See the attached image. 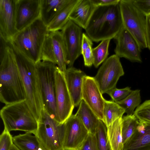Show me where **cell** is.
I'll list each match as a JSON object with an SVG mask.
<instances>
[{
	"mask_svg": "<svg viewBox=\"0 0 150 150\" xmlns=\"http://www.w3.org/2000/svg\"><path fill=\"white\" fill-rule=\"evenodd\" d=\"M9 150H20V149L13 144Z\"/></svg>",
	"mask_w": 150,
	"mask_h": 150,
	"instance_id": "40",
	"label": "cell"
},
{
	"mask_svg": "<svg viewBox=\"0 0 150 150\" xmlns=\"http://www.w3.org/2000/svg\"><path fill=\"white\" fill-rule=\"evenodd\" d=\"M26 99L25 91L10 42L0 40V100L7 105Z\"/></svg>",
	"mask_w": 150,
	"mask_h": 150,
	"instance_id": "1",
	"label": "cell"
},
{
	"mask_svg": "<svg viewBox=\"0 0 150 150\" xmlns=\"http://www.w3.org/2000/svg\"><path fill=\"white\" fill-rule=\"evenodd\" d=\"M124 74L120 58L114 54L104 61L94 78L103 94L116 87L119 79Z\"/></svg>",
	"mask_w": 150,
	"mask_h": 150,
	"instance_id": "10",
	"label": "cell"
},
{
	"mask_svg": "<svg viewBox=\"0 0 150 150\" xmlns=\"http://www.w3.org/2000/svg\"><path fill=\"white\" fill-rule=\"evenodd\" d=\"M65 134L64 123H59L43 109L38 120L37 130L34 135L45 150L63 149Z\"/></svg>",
	"mask_w": 150,
	"mask_h": 150,
	"instance_id": "6",
	"label": "cell"
},
{
	"mask_svg": "<svg viewBox=\"0 0 150 150\" xmlns=\"http://www.w3.org/2000/svg\"><path fill=\"white\" fill-rule=\"evenodd\" d=\"M70 0H41L40 17L47 26Z\"/></svg>",
	"mask_w": 150,
	"mask_h": 150,
	"instance_id": "21",
	"label": "cell"
},
{
	"mask_svg": "<svg viewBox=\"0 0 150 150\" xmlns=\"http://www.w3.org/2000/svg\"><path fill=\"white\" fill-rule=\"evenodd\" d=\"M78 150H98L94 134L90 132Z\"/></svg>",
	"mask_w": 150,
	"mask_h": 150,
	"instance_id": "34",
	"label": "cell"
},
{
	"mask_svg": "<svg viewBox=\"0 0 150 150\" xmlns=\"http://www.w3.org/2000/svg\"><path fill=\"white\" fill-rule=\"evenodd\" d=\"M146 44L147 48L150 50V21L146 16Z\"/></svg>",
	"mask_w": 150,
	"mask_h": 150,
	"instance_id": "39",
	"label": "cell"
},
{
	"mask_svg": "<svg viewBox=\"0 0 150 150\" xmlns=\"http://www.w3.org/2000/svg\"><path fill=\"white\" fill-rule=\"evenodd\" d=\"M16 0H0V34L7 42L18 32L16 27Z\"/></svg>",
	"mask_w": 150,
	"mask_h": 150,
	"instance_id": "17",
	"label": "cell"
},
{
	"mask_svg": "<svg viewBox=\"0 0 150 150\" xmlns=\"http://www.w3.org/2000/svg\"><path fill=\"white\" fill-rule=\"evenodd\" d=\"M139 120L133 114L124 116L122 119V134L123 144L135 131L138 125Z\"/></svg>",
	"mask_w": 150,
	"mask_h": 150,
	"instance_id": "28",
	"label": "cell"
},
{
	"mask_svg": "<svg viewBox=\"0 0 150 150\" xmlns=\"http://www.w3.org/2000/svg\"><path fill=\"white\" fill-rule=\"evenodd\" d=\"M48 32L40 17L18 32L8 42L36 64L41 61V50Z\"/></svg>",
	"mask_w": 150,
	"mask_h": 150,
	"instance_id": "4",
	"label": "cell"
},
{
	"mask_svg": "<svg viewBox=\"0 0 150 150\" xmlns=\"http://www.w3.org/2000/svg\"><path fill=\"white\" fill-rule=\"evenodd\" d=\"M24 86L26 102L37 119H39L43 104L35 64L10 43Z\"/></svg>",
	"mask_w": 150,
	"mask_h": 150,
	"instance_id": "3",
	"label": "cell"
},
{
	"mask_svg": "<svg viewBox=\"0 0 150 150\" xmlns=\"http://www.w3.org/2000/svg\"><path fill=\"white\" fill-rule=\"evenodd\" d=\"M0 115L4 128L10 132L20 130L35 134L38 120L33 114L25 100L5 105Z\"/></svg>",
	"mask_w": 150,
	"mask_h": 150,
	"instance_id": "5",
	"label": "cell"
},
{
	"mask_svg": "<svg viewBox=\"0 0 150 150\" xmlns=\"http://www.w3.org/2000/svg\"><path fill=\"white\" fill-rule=\"evenodd\" d=\"M119 3L96 7L85 29L92 41L114 38L122 27Z\"/></svg>",
	"mask_w": 150,
	"mask_h": 150,
	"instance_id": "2",
	"label": "cell"
},
{
	"mask_svg": "<svg viewBox=\"0 0 150 150\" xmlns=\"http://www.w3.org/2000/svg\"><path fill=\"white\" fill-rule=\"evenodd\" d=\"M119 4L123 26L135 39L141 51L147 48L146 16L134 5V0H120Z\"/></svg>",
	"mask_w": 150,
	"mask_h": 150,
	"instance_id": "7",
	"label": "cell"
},
{
	"mask_svg": "<svg viewBox=\"0 0 150 150\" xmlns=\"http://www.w3.org/2000/svg\"><path fill=\"white\" fill-rule=\"evenodd\" d=\"M98 150H112L107 133V127L99 120L95 134Z\"/></svg>",
	"mask_w": 150,
	"mask_h": 150,
	"instance_id": "29",
	"label": "cell"
},
{
	"mask_svg": "<svg viewBox=\"0 0 150 150\" xmlns=\"http://www.w3.org/2000/svg\"><path fill=\"white\" fill-rule=\"evenodd\" d=\"M132 91L131 87H129L122 89H118L115 87L108 91L106 93L111 97L113 101L117 102L127 97Z\"/></svg>",
	"mask_w": 150,
	"mask_h": 150,
	"instance_id": "32",
	"label": "cell"
},
{
	"mask_svg": "<svg viewBox=\"0 0 150 150\" xmlns=\"http://www.w3.org/2000/svg\"><path fill=\"white\" fill-rule=\"evenodd\" d=\"M62 150H64V149H62Z\"/></svg>",
	"mask_w": 150,
	"mask_h": 150,
	"instance_id": "42",
	"label": "cell"
},
{
	"mask_svg": "<svg viewBox=\"0 0 150 150\" xmlns=\"http://www.w3.org/2000/svg\"><path fill=\"white\" fill-rule=\"evenodd\" d=\"M65 134L63 144L65 150H78L89 132L76 115L72 114L64 122Z\"/></svg>",
	"mask_w": 150,
	"mask_h": 150,
	"instance_id": "13",
	"label": "cell"
},
{
	"mask_svg": "<svg viewBox=\"0 0 150 150\" xmlns=\"http://www.w3.org/2000/svg\"><path fill=\"white\" fill-rule=\"evenodd\" d=\"M64 74L74 105V107H77L82 99L83 80L86 75L83 71L73 67L67 68Z\"/></svg>",
	"mask_w": 150,
	"mask_h": 150,
	"instance_id": "19",
	"label": "cell"
},
{
	"mask_svg": "<svg viewBox=\"0 0 150 150\" xmlns=\"http://www.w3.org/2000/svg\"></svg>",
	"mask_w": 150,
	"mask_h": 150,
	"instance_id": "43",
	"label": "cell"
},
{
	"mask_svg": "<svg viewBox=\"0 0 150 150\" xmlns=\"http://www.w3.org/2000/svg\"><path fill=\"white\" fill-rule=\"evenodd\" d=\"M66 47L60 30L48 31L42 46L40 60L56 64L65 73L67 68Z\"/></svg>",
	"mask_w": 150,
	"mask_h": 150,
	"instance_id": "9",
	"label": "cell"
},
{
	"mask_svg": "<svg viewBox=\"0 0 150 150\" xmlns=\"http://www.w3.org/2000/svg\"><path fill=\"white\" fill-rule=\"evenodd\" d=\"M81 0H70L47 26L48 31L60 30L69 20L71 13Z\"/></svg>",
	"mask_w": 150,
	"mask_h": 150,
	"instance_id": "22",
	"label": "cell"
},
{
	"mask_svg": "<svg viewBox=\"0 0 150 150\" xmlns=\"http://www.w3.org/2000/svg\"><path fill=\"white\" fill-rule=\"evenodd\" d=\"M41 0H16V22L19 31L40 17Z\"/></svg>",
	"mask_w": 150,
	"mask_h": 150,
	"instance_id": "16",
	"label": "cell"
},
{
	"mask_svg": "<svg viewBox=\"0 0 150 150\" xmlns=\"http://www.w3.org/2000/svg\"><path fill=\"white\" fill-rule=\"evenodd\" d=\"M39 78L43 109L55 120L56 116L55 72L57 66L40 61L35 64Z\"/></svg>",
	"mask_w": 150,
	"mask_h": 150,
	"instance_id": "8",
	"label": "cell"
},
{
	"mask_svg": "<svg viewBox=\"0 0 150 150\" xmlns=\"http://www.w3.org/2000/svg\"><path fill=\"white\" fill-rule=\"evenodd\" d=\"M75 115L81 120L89 132L95 134L100 120L83 99Z\"/></svg>",
	"mask_w": 150,
	"mask_h": 150,
	"instance_id": "23",
	"label": "cell"
},
{
	"mask_svg": "<svg viewBox=\"0 0 150 150\" xmlns=\"http://www.w3.org/2000/svg\"><path fill=\"white\" fill-rule=\"evenodd\" d=\"M122 117L115 120L107 127L108 135L112 150H123L122 134Z\"/></svg>",
	"mask_w": 150,
	"mask_h": 150,
	"instance_id": "25",
	"label": "cell"
},
{
	"mask_svg": "<svg viewBox=\"0 0 150 150\" xmlns=\"http://www.w3.org/2000/svg\"><path fill=\"white\" fill-rule=\"evenodd\" d=\"M92 46L88 47L82 54L85 66L91 67L93 64L94 57L92 52Z\"/></svg>",
	"mask_w": 150,
	"mask_h": 150,
	"instance_id": "36",
	"label": "cell"
},
{
	"mask_svg": "<svg viewBox=\"0 0 150 150\" xmlns=\"http://www.w3.org/2000/svg\"><path fill=\"white\" fill-rule=\"evenodd\" d=\"M96 7L91 0H81L71 13L69 20L85 29Z\"/></svg>",
	"mask_w": 150,
	"mask_h": 150,
	"instance_id": "20",
	"label": "cell"
},
{
	"mask_svg": "<svg viewBox=\"0 0 150 150\" xmlns=\"http://www.w3.org/2000/svg\"><path fill=\"white\" fill-rule=\"evenodd\" d=\"M120 0H91L96 7L107 6L119 3Z\"/></svg>",
	"mask_w": 150,
	"mask_h": 150,
	"instance_id": "37",
	"label": "cell"
},
{
	"mask_svg": "<svg viewBox=\"0 0 150 150\" xmlns=\"http://www.w3.org/2000/svg\"><path fill=\"white\" fill-rule=\"evenodd\" d=\"M82 98L100 120L103 122V98L94 77L85 76L83 78Z\"/></svg>",
	"mask_w": 150,
	"mask_h": 150,
	"instance_id": "15",
	"label": "cell"
},
{
	"mask_svg": "<svg viewBox=\"0 0 150 150\" xmlns=\"http://www.w3.org/2000/svg\"><path fill=\"white\" fill-rule=\"evenodd\" d=\"M82 29L69 20L60 30L66 50L67 68L73 67L75 60L81 54Z\"/></svg>",
	"mask_w": 150,
	"mask_h": 150,
	"instance_id": "12",
	"label": "cell"
},
{
	"mask_svg": "<svg viewBox=\"0 0 150 150\" xmlns=\"http://www.w3.org/2000/svg\"><path fill=\"white\" fill-rule=\"evenodd\" d=\"M125 110L116 102L105 100L103 109V122L107 127L117 119L122 117Z\"/></svg>",
	"mask_w": 150,
	"mask_h": 150,
	"instance_id": "26",
	"label": "cell"
},
{
	"mask_svg": "<svg viewBox=\"0 0 150 150\" xmlns=\"http://www.w3.org/2000/svg\"><path fill=\"white\" fill-rule=\"evenodd\" d=\"M55 120L63 124L72 114L74 106L67 87L65 74L57 66L55 72Z\"/></svg>",
	"mask_w": 150,
	"mask_h": 150,
	"instance_id": "11",
	"label": "cell"
},
{
	"mask_svg": "<svg viewBox=\"0 0 150 150\" xmlns=\"http://www.w3.org/2000/svg\"><path fill=\"white\" fill-rule=\"evenodd\" d=\"M110 40H103L97 47L93 48L94 57L93 65L96 68L98 67L107 58L109 54L108 48Z\"/></svg>",
	"mask_w": 150,
	"mask_h": 150,
	"instance_id": "30",
	"label": "cell"
},
{
	"mask_svg": "<svg viewBox=\"0 0 150 150\" xmlns=\"http://www.w3.org/2000/svg\"><path fill=\"white\" fill-rule=\"evenodd\" d=\"M147 16H148L149 20H150V14Z\"/></svg>",
	"mask_w": 150,
	"mask_h": 150,
	"instance_id": "41",
	"label": "cell"
},
{
	"mask_svg": "<svg viewBox=\"0 0 150 150\" xmlns=\"http://www.w3.org/2000/svg\"><path fill=\"white\" fill-rule=\"evenodd\" d=\"M13 144L20 150H45L37 137L26 132L13 137Z\"/></svg>",
	"mask_w": 150,
	"mask_h": 150,
	"instance_id": "24",
	"label": "cell"
},
{
	"mask_svg": "<svg viewBox=\"0 0 150 150\" xmlns=\"http://www.w3.org/2000/svg\"><path fill=\"white\" fill-rule=\"evenodd\" d=\"M136 7L146 16L150 14V0H134Z\"/></svg>",
	"mask_w": 150,
	"mask_h": 150,
	"instance_id": "35",
	"label": "cell"
},
{
	"mask_svg": "<svg viewBox=\"0 0 150 150\" xmlns=\"http://www.w3.org/2000/svg\"><path fill=\"white\" fill-rule=\"evenodd\" d=\"M93 43L92 40L84 33L82 34L81 42V54L85 51L89 47L92 46Z\"/></svg>",
	"mask_w": 150,
	"mask_h": 150,
	"instance_id": "38",
	"label": "cell"
},
{
	"mask_svg": "<svg viewBox=\"0 0 150 150\" xmlns=\"http://www.w3.org/2000/svg\"><path fill=\"white\" fill-rule=\"evenodd\" d=\"M114 39L116 43L114 52L116 55L132 62H142L141 51L135 39L123 26Z\"/></svg>",
	"mask_w": 150,
	"mask_h": 150,
	"instance_id": "14",
	"label": "cell"
},
{
	"mask_svg": "<svg viewBox=\"0 0 150 150\" xmlns=\"http://www.w3.org/2000/svg\"><path fill=\"white\" fill-rule=\"evenodd\" d=\"M133 115L139 120L150 122V100H145L138 107Z\"/></svg>",
	"mask_w": 150,
	"mask_h": 150,
	"instance_id": "31",
	"label": "cell"
},
{
	"mask_svg": "<svg viewBox=\"0 0 150 150\" xmlns=\"http://www.w3.org/2000/svg\"><path fill=\"white\" fill-rule=\"evenodd\" d=\"M123 150H150V122L139 120L136 130L124 144Z\"/></svg>",
	"mask_w": 150,
	"mask_h": 150,
	"instance_id": "18",
	"label": "cell"
},
{
	"mask_svg": "<svg viewBox=\"0 0 150 150\" xmlns=\"http://www.w3.org/2000/svg\"><path fill=\"white\" fill-rule=\"evenodd\" d=\"M13 144L10 132L4 129L0 136V150H9Z\"/></svg>",
	"mask_w": 150,
	"mask_h": 150,
	"instance_id": "33",
	"label": "cell"
},
{
	"mask_svg": "<svg viewBox=\"0 0 150 150\" xmlns=\"http://www.w3.org/2000/svg\"><path fill=\"white\" fill-rule=\"evenodd\" d=\"M141 102L140 91L132 90L130 93L124 99L116 102L122 108L127 115L133 114L134 110L138 107Z\"/></svg>",
	"mask_w": 150,
	"mask_h": 150,
	"instance_id": "27",
	"label": "cell"
}]
</instances>
